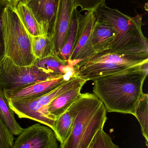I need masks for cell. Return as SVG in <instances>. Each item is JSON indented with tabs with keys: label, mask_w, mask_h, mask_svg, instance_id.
<instances>
[{
	"label": "cell",
	"mask_w": 148,
	"mask_h": 148,
	"mask_svg": "<svg viewBox=\"0 0 148 148\" xmlns=\"http://www.w3.org/2000/svg\"><path fill=\"white\" fill-rule=\"evenodd\" d=\"M96 21L94 11H87L84 15L80 16L73 50L68 64L74 66L81 61L94 54L91 36Z\"/></svg>",
	"instance_id": "52a82bcc"
},
{
	"label": "cell",
	"mask_w": 148,
	"mask_h": 148,
	"mask_svg": "<svg viewBox=\"0 0 148 148\" xmlns=\"http://www.w3.org/2000/svg\"><path fill=\"white\" fill-rule=\"evenodd\" d=\"M3 56L16 65L28 66L36 59L31 52L28 34L17 15L8 4L2 16Z\"/></svg>",
	"instance_id": "5b68a950"
},
{
	"label": "cell",
	"mask_w": 148,
	"mask_h": 148,
	"mask_svg": "<svg viewBox=\"0 0 148 148\" xmlns=\"http://www.w3.org/2000/svg\"><path fill=\"white\" fill-rule=\"evenodd\" d=\"M115 32L111 26L96 19L91 36L94 54L111 50L116 39Z\"/></svg>",
	"instance_id": "4fadbf2b"
},
{
	"label": "cell",
	"mask_w": 148,
	"mask_h": 148,
	"mask_svg": "<svg viewBox=\"0 0 148 148\" xmlns=\"http://www.w3.org/2000/svg\"><path fill=\"white\" fill-rule=\"evenodd\" d=\"M89 148H120L112 141L111 137L103 130H100Z\"/></svg>",
	"instance_id": "7402d4cb"
},
{
	"label": "cell",
	"mask_w": 148,
	"mask_h": 148,
	"mask_svg": "<svg viewBox=\"0 0 148 148\" xmlns=\"http://www.w3.org/2000/svg\"><path fill=\"white\" fill-rule=\"evenodd\" d=\"M60 77L49 73L34 65L28 66L16 65L4 56L1 59L0 88L3 90L16 89Z\"/></svg>",
	"instance_id": "8992f818"
},
{
	"label": "cell",
	"mask_w": 148,
	"mask_h": 148,
	"mask_svg": "<svg viewBox=\"0 0 148 148\" xmlns=\"http://www.w3.org/2000/svg\"><path fill=\"white\" fill-rule=\"evenodd\" d=\"M67 64V62L61 60L56 53H54L41 59H36L33 65L49 73L62 76L64 75L61 73V67Z\"/></svg>",
	"instance_id": "ffe728a7"
},
{
	"label": "cell",
	"mask_w": 148,
	"mask_h": 148,
	"mask_svg": "<svg viewBox=\"0 0 148 148\" xmlns=\"http://www.w3.org/2000/svg\"><path fill=\"white\" fill-rule=\"evenodd\" d=\"M77 113L70 133L61 148H89L107 119V110L94 94L81 93L75 102Z\"/></svg>",
	"instance_id": "3957f363"
},
{
	"label": "cell",
	"mask_w": 148,
	"mask_h": 148,
	"mask_svg": "<svg viewBox=\"0 0 148 148\" xmlns=\"http://www.w3.org/2000/svg\"><path fill=\"white\" fill-rule=\"evenodd\" d=\"M75 8H77L75 0H59L54 34L55 49L56 54L65 43L73 10Z\"/></svg>",
	"instance_id": "8fae6325"
},
{
	"label": "cell",
	"mask_w": 148,
	"mask_h": 148,
	"mask_svg": "<svg viewBox=\"0 0 148 148\" xmlns=\"http://www.w3.org/2000/svg\"><path fill=\"white\" fill-rule=\"evenodd\" d=\"M14 137L0 118V148H11Z\"/></svg>",
	"instance_id": "603a6c76"
},
{
	"label": "cell",
	"mask_w": 148,
	"mask_h": 148,
	"mask_svg": "<svg viewBox=\"0 0 148 148\" xmlns=\"http://www.w3.org/2000/svg\"><path fill=\"white\" fill-rule=\"evenodd\" d=\"M75 102L67 111L60 116L56 121L54 131L56 139L61 143V146L70 133L77 114V108Z\"/></svg>",
	"instance_id": "2e32d148"
},
{
	"label": "cell",
	"mask_w": 148,
	"mask_h": 148,
	"mask_svg": "<svg viewBox=\"0 0 148 148\" xmlns=\"http://www.w3.org/2000/svg\"><path fill=\"white\" fill-rule=\"evenodd\" d=\"M45 32L54 39L59 0H23Z\"/></svg>",
	"instance_id": "30bf717a"
},
{
	"label": "cell",
	"mask_w": 148,
	"mask_h": 148,
	"mask_svg": "<svg viewBox=\"0 0 148 148\" xmlns=\"http://www.w3.org/2000/svg\"><path fill=\"white\" fill-rule=\"evenodd\" d=\"M87 82L83 79L74 87L55 98L48 106L49 113L57 119L79 98L83 86Z\"/></svg>",
	"instance_id": "5bb4252c"
},
{
	"label": "cell",
	"mask_w": 148,
	"mask_h": 148,
	"mask_svg": "<svg viewBox=\"0 0 148 148\" xmlns=\"http://www.w3.org/2000/svg\"><path fill=\"white\" fill-rule=\"evenodd\" d=\"M9 105L19 118H27L44 124L54 131L56 119L49 112L48 107L37 98L8 99Z\"/></svg>",
	"instance_id": "9c48e42d"
},
{
	"label": "cell",
	"mask_w": 148,
	"mask_h": 148,
	"mask_svg": "<svg viewBox=\"0 0 148 148\" xmlns=\"http://www.w3.org/2000/svg\"><path fill=\"white\" fill-rule=\"evenodd\" d=\"M141 127L142 135L146 140V145H148V95L144 93L142 95L136 108L135 116Z\"/></svg>",
	"instance_id": "44dd1931"
},
{
	"label": "cell",
	"mask_w": 148,
	"mask_h": 148,
	"mask_svg": "<svg viewBox=\"0 0 148 148\" xmlns=\"http://www.w3.org/2000/svg\"><path fill=\"white\" fill-rule=\"evenodd\" d=\"M72 77L64 75L57 78L35 83L23 88L3 91L8 99L36 98L47 94Z\"/></svg>",
	"instance_id": "7c38bea8"
},
{
	"label": "cell",
	"mask_w": 148,
	"mask_h": 148,
	"mask_svg": "<svg viewBox=\"0 0 148 148\" xmlns=\"http://www.w3.org/2000/svg\"><path fill=\"white\" fill-rule=\"evenodd\" d=\"M96 19L109 24L115 32L116 39L111 53L119 55L148 54V39L142 33V15L134 17L107 6L106 3L95 11Z\"/></svg>",
	"instance_id": "7a4b0ae2"
},
{
	"label": "cell",
	"mask_w": 148,
	"mask_h": 148,
	"mask_svg": "<svg viewBox=\"0 0 148 148\" xmlns=\"http://www.w3.org/2000/svg\"><path fill=\"white\" fill-rule=\"evenodd\" d=\"M2 56H0V62H1V58H2Z\"/></svg>",
	"instance_id": "4316f807"
},
{
	"label": "cell",
	"mask_w": 148,
	"mask_h": 148,
	"mask_svg": "<svg viewBox=\"0 0 148 148\" xmlns=\"http://www.w3.org/2000/svg\"><path fill=\"white\" fill-rule=\"evenodd\" d=\"M7 4L9 5L11 7H14L19 2L23 0H3Z\"/></svg>",
	"instance_id": "484cf974"
},
{
	"label": "cell",
	"mask_w": 148,
	"mask_h": 148,
	"mask_svg": "<svg viewBox=\"0 0 148 148\" xmlns=\"http://www.w3.org/2000/svg\"><path fill=\"white\" fill-rule=\"evenodd\" d=\"M81 15L80 11L77 10V8H75L73 10L70 26L65 43L57 54L61 60L67 62L70 58L73 50Z\"/></svg>",
	"instance_id": "d6986e66"
},
{
	"label": "cell",
	"mask_w": 148,
	"mask_h": 148,
	"mask_svg": "<svg viewBox=\"0 0 148 148\" xmlns=\"http://www.w3.org/2000/svg\"><path fill=\"white\" fill-rule=\"evenodd\" d=\"M0 118L13 135L19 136L23 129L17 122L3 90L0 88Z\"/></svg>",
	"instance_id": "ac0fdd59"
},
{
	"label": "cell",
	"mask_w": 148,
	"mask_h": 148,
	"mask_svg": "<svg viewBox=\"0 0 148 148\" xmlns=\"http://www.w3.org/2000/svg\"><path fill=\"white\" fill-rule=\"evenodd\" d=\"M11 148H59L54 132L49 127L36 123L23 129Z\"/></svg>",
	"instance_id": "ba28073f"
},
{
	"label": "cell",
	"mask_w": 148,
	"mask_h": 148,
	"mask_svg": "<svg viewBox=\"0 0 148 148\" xmlns=\"http://www.w3.org/2000/svg\"><path fill=\"white\" fill-rule=\"evenodd\" d=\"M8 5L7 3L3 0H0V56L2 57L3 56V38L2 20V16L3 10L6 6Z\"/></svg>",
	"instance_id": "d4e9b609"
},
{
	"label": "cell",
	"mask_w": 148,
	"mask_h": 148,
	"mask_svg": "<svg viewBox=\"0 0 148 148\" xmlns=\"http://www.w3.org/2000/svg\"><path fill=\"white\" fill-rule=\"evenodd\" d=\"M27 34L30 41L31 53L36 59H41L51 54L56 53L54 40L50 36H33Z\"/></svg>",
	"instance_id": "e0dca14e"
},
{
	"label": "cell",
	"mask_w": 148,
	"mask_h": 148,
	"mask_svg": "<svg viewBox=\"0 0 148 148\" xmlns=\"http://www.w3.org/2000/svg\"><path fill=\"white\" fill-rule=\"evenodd\" d=\"M148 64V54L119 55L108 51L94 54L74 66L76 76L86 81L119 73Z\"/></svg>",
	"instance_id": "277c9868"
},
{
	"label": "cell",
	"mask_w": 148,
	"mask_h": 148,
	"mask_svg": "<svg viewBox=\"0 0 148 148\" xmlns=\"http://www.w3.org/2000/svg\"><path fill=\"white\" fill-rule=\"evenodd\" d=\"M76 7H80L81 11H93L94 12L102 4L105 3L106 0H75Z\"/></svg>",
	"instance_id": "cb8c5ba5"
},
{
	"label": "cell",
	"mask_w": 148,
	"mask_h": 148,
	"mask_svg": "<svg viewBox=\"0 0 148 148\" xmlns=\"http://www.w3.org/2000/svg\"><path fill=\"white\" fill-rule=\"evenodd\" d=\"M148 65L93 80V94L101 101L107 112L135 116L147 76Z\"/></svg>",
	"instance_id": "6da1fadb"
},
{
	"label": "cell",
	"mask_w": 148,
	"mask_h": 148,
	"mask_svg": "<svg viewBox=\"0 0 148 148\" xmlns=\"http://www.w3.org/2000/svg\"><path fill=\"white\" fill-rule=\"evenodd\" d=\"M10 7L17 15L27 33L33 36L48 34L23 1L19 2L14 7Z\"/></svg>",
	"instance_id": "9a60e30c"
}]
</instances>
